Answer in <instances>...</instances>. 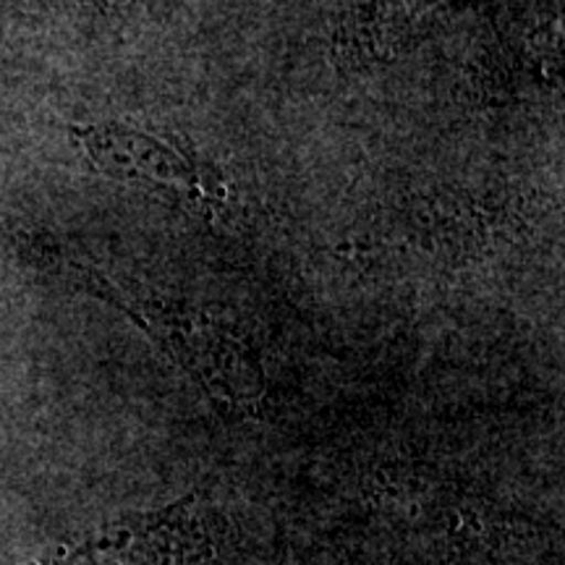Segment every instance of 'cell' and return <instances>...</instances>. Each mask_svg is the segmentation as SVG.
<instances>
[{
	"instance_id": "2",
	"label": "cell",
	"mask_w": 565,
	"mask_h": 565,
	"mask_svg": "<svg viewBox=\"0 0 565 565\" xmlns=\"http://www.w3.org/2000/svg\"><path fill=\"white\" fill-rule=\"evenodd\" d=\"M74 134L92 162L116 179L137 181L141 186L173 194L192 207L223 202L221 186L162 139L121 124L76 126Z\"/></svg>"
},
{
	"instance_id": "1",
	"label": "cell",
	"mask_w": 565,
	"mask_h": 565,
	"mask_svg": "<svg viewBox=\"0 0 565 565\" xmlns=\"http://www.w3.org/2000/svg\"><path fill=\"white\" fill-rule=\"evenodd\" d=\"M32 565H215V550L196 500L186 498L166 511L105 526L66 555Z\"/></svg>"
}]
</instances>
